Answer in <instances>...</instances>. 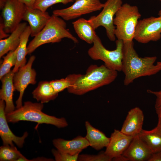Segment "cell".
<instances>
[{
  "instance_id": "obj_1",
  "label": "cell",
  "mask_w": 161,
  "mask_h": 161,
  "mask_svg": "<svg viewBox=\"0 0 161 161\" xmlns=\"http://www.w3.org/2000/svg\"><path fill=\"white\" fill-rule=\"evenodd\" d=\"M123 42L122 71L125 75L124 85L127 86L139 78L150 76L161 71V66L154 65L156 56L140 57L132 41Z\"/></svg>"
},
{
  "instance_id": "obj_2",
  "label": "cell",
  "mask_w": 161,
  "mask_h": 161,
  "mask_svg": "<svg viewBox=\"0 0 161 161\" xmlns=\"http://www.w3.org/2000/svg\"><path fill=\"white\" fill-rule=\"evenodd\" d=\"M117 71L105 65L90 66L85 75L78 74L74 84L67 89L69 92L82 95L100 87L108 85L116 78Z\"/></svg>"
},
{
  "instance_id": "obj_3",
  "label": "cell",
  "mask_w": 161,
  "mask_h": 161,
  "mask_svg": "<svg viewBox=\"0 0 161 161\" xmlns=\"http://www.w3.org/2000/svg\"><path fill=\"white\" fill-rule=\"evenodd\" d=\"M43 103L24 102L21 107L6 114L8 122L16 123L20 121L35 122L38 124L45 123L54 125L58 128L67 126L68 123L64 117L58 118L49 115L42 111Z\"/></svg>"
},
{
  "instance_id": "obj_4",
  "label": "cell",
  "mask_w": 161,
  "mask_h": 161,
  "mask_svg": "<svg viewBox=\"0 0 161 161\" xmlns=\"http://www.w3.org/2000/svg\"><path fill=\"white\" fill-rule=\"evenodd\" d=\"M64 38L69 39L75 43L78 42L77 39L67 29L64 20L53 14L44 28L27 46L28 54L32 53L41 45L58 43Z\"/></svg>"
},
{
  "instance_id": "obj_5",
  "label": "cell",
  "mask_w": 161,
  "mask_h": 161,
  "mask_svg": "<svg viewBox=\"0 0 161 161\" xmlns=\"http://www.w3.org/2000/svg\"><path fill=\"white\" fill-rule=\"evenodd\" d=\"M141 17L137 6L127 3L123 4L114 19V35L117 39L123 42L133 41L137 25Z\"/></svg>"
},
{
  "instance_id": "obj_6",
  "label": "cell",
  "mask_w": 161,
  "mask_h": 161,
  "mask_svg": "<svg viewBox=\"0 0 161 161\" xmlns=\"http://www.w3.org/2000/svg\"><path fill=\"white\" fill-rule=\"evenodd\" d=\"M93 44L92 46L88 51V55L92 59L101 60L108 68L117 72L122 71L123 41L117 39L116 41V49L113 50L106 49L97 35Z\"/></svg>"
},
{
  "instance_id": "obj_7",
  "label": "cell",
  "mask_w": 161,
  "mask_h": 161,
  "mask_svg": "<svg viewBox=\"0 0 161 161\" xmlns=\"http://www.w3.org/2000/svg\"><path fill=\"white\" fill-rule=\"evenodd\" d=\"M122 3V0H107L100 13L96 16H91L89 19L95 30L100 26L103 27L107 37L112 41H114L116 38L114 32V16Z\"/></svg>"
},
{
  "instance_id": "obj_8",
  "label": "cell",
  "mask_w": 161,
  "mask_h": 161,
  "mask_svg": "<svg viewBox=\"0 0 161 161\" xmlns=\"http://www.w3.org/2000/svg\"><path fill=\"white\" fill-rule=\"evenodd\" d=\"M0 7L5 31L11 33L23 20L26 6L19 0H0Z\"/></svg>"
},
{
  "instance_id": "obj_9",
  "label": "cell",
  "mask_w": 161,
  "mask_h": 161,
  "mask_svg": "<svg viewBox=\"0 0 161 161\" xmlns=\"http://www.w3.org/2000/svg\"><path fill=\"white\" fill-rule=\"evenodd\" d=\"M161 38V17L151 16L139 20L134 39L138 42L146 44L156 41Z\"/></svg>"
},
{
  "instance_id": "obj_10",
  "label": "cell",
  "mask_w": 161,
  "mask_h": 161,
  "mask_svg": "<svg viewBox=\"0 0 161 161\" xmlns=\"http://www.w3.org/2000/svg\"><path fill=\"white\" fill-rule=\"evenodd\" d=\"M104 4L100 0H77L70 7L53 11V14L69 21L86 14L100 10Z\"/></svg>"
},
{
  "instance_id": "obj_11",
  "label": "cell",
  "mask_w": 161,
  "mask_h": 161,
  "mask_svg": "<svg viewBox=\"0 0 161 161\" xmlns=\"http://www.w3.org/2000/svg\"><path fill=\"white\" fill-rule=\"evenodd\" d=\"M35 59V56H31L27 63L20 67L14 73L13 78L14 85L16 90L19 92V96L16 102V109L22 106V97L27 86L30 84H35L36 83V72L32 68Z\"/></svg>"
},
{
  "instance_id": "obj_12",
  "label": "cell",
  "mask_w": 161,
  "mask_h": 161,
  "mask_svg": "<svg viewBox=\"0 0 161 161\" xmlns=\"http://www.w3.org/2000/svg\"><path fill=\"white\" fill-rule=\"evenodd\" d=\"M5 102L0 100V136L3 145L14 146L13 143L19 148L23 147L28 134L25 132L21 137L16 136L11 131L8 124L5 111Z\"/></svg>"
},
{
  "instance_id": "obj_13",
  "label": "cell",
  "mask_w": 161,
  "mask_h": 161,
  "mask_svg": "<svg viewBox=\"0 0 161 161\" xmlns=\"http://www.w3.org/2000/svg\"><path fill=\"white\" fill-rule=\"evenodd\" d=\"M50 17L47 11L26 6L23 20L28 22L31 30L30 36L34 37L44 28Z\"/></svg>"
},
{
  "instance_id": "obj_14",
  "label": "cell",
  "mask_w": 161,
  "mask_h": 161,
  "mask_svg": "<svg viewBox=\"0 0 161 161\" xmlns=\"http://www.w3.org/2000/svg\"><path fill=\"white\" fill-rule=\"evenodd\" d=\"M153 153L139 135L134 137L123 155L129 161H148Z\"/></svg>"
},
{
  "instance_id": "obj_15",
  "label": "cell",
  "mask_w": 161,
  "mask_h": 161,
  "mask_svg": "<svg viewBox=\"0 0 161 161\" xmlns=\"http://www.w3.org/2000/svg\"><path fill=\"white\" fill-rule=\"evenodd\" d=\"M144 119L143 112L140 108L136 107L131 109L128 112L120 131L130 136L139 135L143 129Z\"/></svg>"
},
{
  "instance_id": "obj_16",
  "label": "cell",
  "mask_w": 161,
  "mask_h": 161,
  "mask_svg": "<svg viewBox=\"0 0 161 161\" xmlns=\"http://www.w3.org/2000/svg\"><path fill=\"white\" fill-rule=\"evenodd\" d=\"M134 137L114 129L111 134L109 142L104 151L105 153L112 159L122 154Z\"/></svg>"
},
{
  "instance_id": "obj_17",
  "label": "cell",
  "mask_w": 161,
  "mask_h": 161,
  "mask_svg": "<svg viewBox=\"0 0 161 161\" xmlns=\"http://www.w3.org/2000/svg\"><path fill=\"white\" fill-rule=\"evenodd\" d=\"M54 146L58 151L74 155L79 153L90 146L85 137L78 136L71 140L62 138L54 139L52 141Z\"/></svg>"
},
{
  "instance_id": "obj_18",
  "label": "cell",
  "mask_w": 161,
  "mask_h": 161,
  "mask_svg": "<svg viewBox=\"0 0 161 161\" xmlns=\"http://www.w3.org/2000/svg\"><path fill=\"white\" fill-rule=\"evenodd\" d=\"M14 73L12 70H10L1 79L2 86L0 90V99L5 102L6 114L15 110L13 101V92L16 90L13 82Z\"/></svg>"
},
{
  "instance_id": "obj_19",
  "label": "cell",
  "mask_w": 161,
  "mask_h": 161,
  "mask_svg": "<svg viewBox=\"0 0 161 161\" xmlns=\"http://www.w3.org/2000/svg\"><path fill=\"white\" fill-rule=\"evenodd\" d=\"M27 25L21 23L7 38L0 40V57L9 52L15 50L20 41L21 36Z\"/></svg>"
},
{
  "instance_id": "obj_20",
  "label": "cell",
  "mask_w": 161,
  "mask_h": 161,
  "mask_svg": "<svg viewBox=\"0 0 161 161\" xmlns=\"http://www.w3.org/2000/svg\"><path fill=\"white\" fill-rule=\"evenodd\" d=\"M86 134L85 137L90 146L97 150L106 147L109 142L110 138L99 129L93 127L88 121L85 122Z\"/></svg>"
},
{
  "instance_id": "obj_21",
  "label": "cell",
  "mask_w": 161,
  "mask_h": 161,
  "mask_svg": "<svg viewBox=\"0 0 161 161\" xmlns=\"http://www.w3.org/2000/svg\"><path fill=\"white\" fill-rule=\"evenodd\" d=\"M72 24L75 32L80 39L89 44L93 43L97 34L89 19L80 18Z\"/></svg>"
},
{
  "instance_id": "obj_22",
  "label": "cell",
  "mask_w": 161,
  "mask_h": 161,
  "mask_svg": "<svg viewBox=\"0 0 161 161\" xmlns=\"http://www.w3.org/2000/svg\"><path fill=\"white\" fill-rule=\"evenodd\" d=\"M33 97L42 103H47L55 99L58 93L54 90L50 81H41L32 92Z\"/></svg>"
},
{
  "instance_id": "obj_23",
  "label": "cell",
  "mask_w": 161,
  "mask_h": 161,
  "mask_svg": "<svg viewBox=\"0 0 161 161\" xmlns=\"http://www.w3.org/2000/svg\"><path fill=\"white\" fill-rule=\"evenodd\" d=\"M31 34L30 28L27 25L21 36L20 43L17 48L16 62L12 70L14 73L16 72L20 67L26 64V56L28 54L27 44Z\"/></svg>"
},
{
  "instance_id": "obj_24",
  "label": "cell",
  "mask_w": 161,
  "mask_h": 161,
  "mask_svg": "<svg viewBox=\"0 0 161 161\" xmlns=\"http://www.w3.org/2000/svg\"><path fill=\"white\" fill-rule=\"evenodd\" d=\"M139 135L153 153L161 151V131L157 127L150 130L143 129Z\"/></svg>"
},
{
  "instance_id": "obj_25",
  "label": "cell",
  "mask_w": 161,
  "mask_h": 161,
  "mask_svg": "<svg viewBox=\"0 0 161 161\" xmlns=\"http://www.w3.org/2000/svg\"><path fill=\"white\" fill-rule=\"evenodd\" d=\"M24 156L14 146L3 145L0 147V160L16 161Z\"/></svg>"
},
{
  "instance_id": "obj_26",
  "label": "cell",
  "mask_w": 161,
  "mask_h": 161,
  "mask_svg": "<svg viewBox=\"0 0 161 161\" xmlns=\"http://www.w3.org/2000/svg\"><path fill=\"white\" fill-rule=\"evenodd\" d=\"M3 58V61L0 68V79L10 71L11 68L15 66L17 61V49L14 51L9 52Z\"/></svg>"
},
{
  "instance_id": "obj_27",
  "label": "cell",
  "mask_w": 161,
  "mask_h": 161,
  "mask_svg": "<svg viewBox=\"0 0 161 161\" xmlns=\"http://www.w3.org/2000/svg\"><path fill=\"white\" fill-rule=\"evenodd\" d=\"M78 75L70 74L65 78L52 80L50 82L54 90L58 93L72 86L77 78Z\"/></svg>"
},
{
  "instance_id": "obj_28",
  "label": "cell",
  "mask_w": 161,
  "mask_h": 161,
  "mask_svg": "<svg viewBox=\"0 0 161 161\" xmlns=\"http://www.w3.org/2000/svg\"><path fill=\"white\" fill-rule=\"evenodd\" d=\"M73 1V0H36L34 7L45 12L54 4L59 3L66 4Z\"/></svg>"
},
{
  "instance_id": "obj_29",
  "label": "cell",
  "mask_w": 161,
  "mask_h": 161,
  "mask_svg": "<svg viewBox=\"0 0 161 161\" xmlns=\"http://www.w3.org/2000/svg\"><path fill=\"white\" fill-rule=\"evenodd\" d=\"M112 158L106 155L104 151H101L97 155L82 154L79 155L78 161H111Z\"/></svg>"
},
{
  "instance_id": "obj_30",
  "label": "cell",
  "mask_w": 161,
  "mask_h": 161,
  "mask_svg": "<svg viewBox=\"0 0 161 161\" xmlns=\"http://www.w3.org/2000/svg\"><path fill=\"white\" fill-rule=\"evenodd\" d=\"M52 152L56 161H76L78 160L79 155H72L54 149L52 150Z\"/></svg>"
},
{
  "instance_id": "obj_31",
  "label": "cell",
  "mask_w": 161,
  "mask_h": 161,
  "mask_svg": "<svg viewBox=\"0 0 161 161\" xmlns=\"http://www.w3.org/2000/svg\"><path fill=\"white\" fill-rule=\"evenodd\" d=\"M148 93L153 94L156 97L155 104V109L161 108V88L158 91H154L151 90H147Z\"/></svg>"
},
{
  "instance_id": "obj_32",
  "label": "cell",
  "mask_w": 161,
  "mask_h": 161,
  "mask_svg": "<svg viewBox=\"0 0 161 161\" xmlns=\"http://www.w3.org/2000/svg\"><path fill=\"white\" fill-rule=\"evenodd\" d=\"M0 18V39H1L7 38L9 35L5 31L3 20L1 16Z\"/></svg>"
},
{
  "instance_id": "obj_33",
  "label": "cell",
  "mask_w": 161,
  "mask_h": 161,
  "mask_svg": "<svg viewBox=\"0 0 161 161\" xmlns=\"http://www.w3.org/2000/svg\"><path fill=\"white\" fill-rule=\"evenodd\" d=\"M148 161H161V151L153 153Z\"/></svg>"
},
{
  "instance_id": "obj_34",
  "label": "cell",
  "mask_w": 161,
  "mask_h": 161,
  "mask_svg": "<svg viewBox=\"0 0 161 161\" xmlns=\"http://www.w3.org/2000/svg\"><path fill=\"white\" fill-rule=\"evenodd\" d=\"M155 109L158 118V123L156 127L161 131V108Z\"/></svg>"
},
{
  "instance_id": "obj_35",
  "label": "cell",
  "mask_w": 161,
  "mask_h": 161,
  "mask_svg": "<svg viewBox=\"0 0 161 161\" xmlns=\"http://www.w3.org/2000/svg\"><path fill=\"white\" fill-rule=\"evenodd\" d=\"M21 2L24 4L27 7H34L36 0H19Z\"/></svg>"
},
{
  "instance_id": "obj_36",
  "label": "cell",
  "mask_w": 161,
  "mask_h": 161,
  "mask_svg": "<svg viewBox=\"0 0 161 161\" xmlns=\"http://www.w3.org/2000/svg\"><path fill=\"white\" fill-rule=\"evenodd\" d=\"M112 160L115 161H129V160L122 154L117 157L113 158Z\"/></svg>"
},
{
  "instance_id": "obj_37",
  "label": "cell",
  "mask_w": 161,
  "mask_h": 161,
  "mask_svg": "<svg viewBox=\"0 0 161 161\" xmlns=\"http://www.w3.org/2000/svg\"><path fill=\"white\" fill-rule=\"evenodd\" d=\"M158 15L159 16L161 17V9L159 11Z\"/></svg>"
},
{
  "instance_id": "obj_38",
  "label": "cell",
  "mask_w": 161,
  "mask_h": 161,
  "mask_svg": "<svg viewBox=\"0 0 161 161\" xmlns=\"http://www.w3.org/2000/svg\"><path fill=\"white\" fill-rule=\"evenodd\" d=\"M157 64L161 66V61L157 62Z\"/></svg>"
},
{
  "instance_id": "obj_39",
  "label": "cell",
  "mask_w": 161,
  "mask_h": 161,
  "mask_svg": "<svg viewBox=\"0 0 161 161\" xmlns=\"http://www.w3.org/2000/svg\"><path fill=\"white\" fill-rule=\"evenodd\" d=\"M73 0L74 1H76L77 0Z\"/></svg>"
},
{
  "instance_id": "obj_40",
  "label": "cell",
  "mask_w": 161,
  "mask_h": 161,
  "mask_svg": "<svg viewBox=\"0 0 161 161\" xmlns=\"http://www.w3.org/2000/svg\"><path fill=\"white\" fill-rule=\"evenodd\" d=\"M157 0L160 1H161V0Z\"/></svg>"
}]
</instances>
